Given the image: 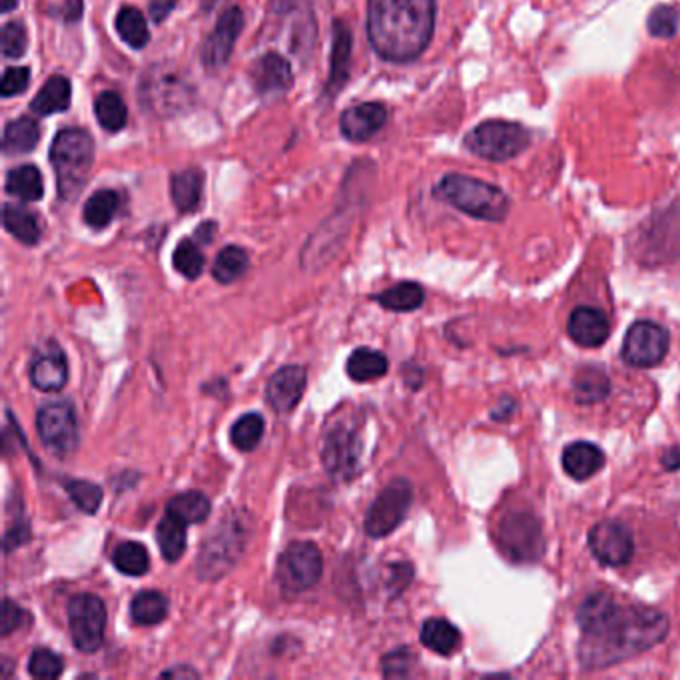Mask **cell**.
<instances>
[{
    "label": "cell",
    "mask_w": 680,
    "mask_h": 680,
    "mask_svg": "<svg viewBox=\"0 0 680 680\" xmlns=\"http://www.w3.org/2000/svg\"><path fill=\"white\" fill-rule=\"evenodd\" d=\"M577 657L587 670L607 669L638 657L669 635V617L641 605H621L609 593H593L577 611Z\"/></svg>",
    "instance_id": "1"
},
{
    "label": "cell",
    "mask_w": 680,
    "mask_h": 680,
    "mask_svg": "<svg viewBox=\"0 0 680 680\" xmlns=\"http://www.w3.org/2000/svg\"><path fill=\"white\" fill-rule=\"evenodd\" d=\"M435 0H367V38L387 62H413L435 33Z\"/></svg>",
    "instance_id": "2"
},
{
    "label": "cell",
    "mask_w": 680,
    "mask_h": 680,
    "mask_svg": "<svg viewBox=\"0 0 680 680\" xmlns=\"http://www.w3.org/2000/svg\"><path fill=\"white\" fill-rule=\"evenodd\" d=\"M435 196L477 220L503 222L509 214L507 194L489 181L477 180L461 174L445 176L435 186Z\"/></svg>",
    "instance_id": "3"
},
{
    "label": "cell",
    "mask_w": 680,
    "mask_h": 680,
    "mask_svg": "<svg viewBox=\"0 0 680 680\" xmlns=\"http://www.w3.org/2000/svg\"><path fill=\"white\" fill-rule=\"evenodd\" d=\"M50 162L57 172L60 198L72 200L89 181L94 162V140L82 128H65L52 142Z\"/></svg>",
    "instance_id": "4"
},
{
    "label": "cell",
    "mask_w": 680,
    "mask_h": 680,
    "mask_svg": "<svg viewBox=\"0 0 680 680\" xmlns=\"http://www.w3.org/2000/svg\"><path fill=\"white\" fill-rule=\"evenodd\" d=\"M140 104L156 116H176L194 103V84L174 65H154L138 86Z\"/></svg>",
    "instance_id": "5"
},
{
    "label": "cell",
    "mask_w": 680,
    "mask_h": 680,
    "mask_svg": "<svg viewBox=\"0 0 680 680\" xmlns=\"http://www.w3.org/2000/svg\"><path fill=\"white\" fill-rule=\"evenodd\" d=\"M531 134L525 126L507 120H488L476 126L466 137V148L479 159L507 162L529 146Z\"/></svg>",
    "instance_id": "6"
},
{
    "label": "cell",
    "mask_w": 680,
    "mask_h": 680,
    "mask_svg": "<svg viewBox=\"0 0 680 680\" xmlns=\"http://www.w3.org/2000/svg\"><path fill=\"white\" fill-rule=\"evenodd\" d=\"M248 534L244 529V521L238 517L234 519H222L214 534L206 539L200 555H198V573L204 581H215V578L226 575L230 568L236 565L244 544H246Z\"/></svg>",
    "instance_id": "7"
},
{
    "label": "cell",
    "mask_w": 680,
    "mask_h": 680,
    "mask_svg": "<svg viewBox=\"0 0 680 680\" xmlns=\"http://www.w3.org/2000/svg\"><path fill=\"white\" fill-rule=\"evenodd\" d=\"M503 555L509 556L513 563H535L544 551L543 531L539 519L527 511H513L500 521L497 529Z\"/></svg>",
    "instance_id": "8"
},
{
    "label": "cell",
    "mask_w": 680,
    "mask_h": 680,
    "mask_svg": "<svg viewBox=\"0 0 680 680\" xmlns=\"http://www.w3.org/2000/svg\"><path fill=\"white\" fill-rule=\"evenodd\" d=\"M69 626L72 643L80 653H96L104 643L106 607L103 599L91 593L72 597L69 602Z\"/></svg>",
    "instance_id": "9"
},
{
    "label": "cell",
    "mask_w": 680,
    "mask_h": 680,
    "mask_svg": "<svg viewBox=\"0 0 680 680\" xmlns=\"http://www.w3.org/2000/svg\"><path fill=\"white\" fill-rule=\"evenodd\" d=\"M413 503V489L406 479H396L387 485L374 501L372 509L365 515V534L382 539L394 534L408 517Z\"/></svg>",
    "instance_id": "10"
},
{
    "label": "cell",
    "mask_w": 680,
    "mask_h": 680,
    "mask_svg": "<svg viewBox=\"0 0 680 680\" xmlns=\"http://www.w3.org/2000/svg\"><path fill=\"white\" fill-rule=\"evenodd\" d=\"M36 431L52 454L69 455L79 447V420L69 401H52L38 409Z\"/></svg>",
    "instance_id": "11"
},
{
    "label": "cell",
    "mask_w": 680,
    "mask_h": 680,
    "mask_svg": "<svg viewBox=\"0 0 680 680\" xmlns=\"http://www.w3.org/2000/svg\"><path fill=\"white\" fill-rule=\"evenodd\" d=\"M321 568L324 559L318 547L309 541H297L280 556L278 581L288 593H304L318 583Z\"/></svg>",
    "instance_id": "12"
},
{
    "label": "cell",
    "mask_w": 680,
    "mask_h": 680,
    "mask_svg": "<svg viewBox=\"0 0 680 680\" xmlns=\"http://www.w3.org/2000/svg\"><path fill=\"white\" fill-rule=\"evenodd\" d=\"M670 336L667 329L655 321H636L633 324L623 341V360L638 367H657L665 362L669 353Z\"/></svg>",
    "instance_id": "13"
},
{
    "label": "cell",
    "mask_w": 680,
    "mask_h": 680,
    "mask_svg": "<svg viewBox=\"0 0 680 680\" xmlns=\"http://www.w3.org/2000/svg\"><path fill=\"white\" fill-rule=\"evenodd\" d=\"M324 466L336 481H350L360 469L362 442L357 431L350 425L331 427L324 443Z\"/></svg>",
    "instance_id": "14"
},
{
    "label": "cell",
    "mask_w": 680,
    "mask_h": 680,
    "mask_svg": "<svg viewBox=\"0 0 680 680\" xmlns=\"http://www.w3.org/2000/svg\"><path fill=\"white\" fill-rule=\"evenodd\" d=\"M589 549L607 567H624L635 553L633 534L619 521H602L589 531Z\"/></svg>",
    "instance_id": "15"
},
{
    "label": "cell",
    "mask_w": 680,
    "mask_h": 680,
    "mask_svg": "<svg viewBox=\"0 0 680 680\" xmlns=\"http://www.w3.org/2000/svg\"><path fill=\"white\" fill-rule=\"evenodd\" d=\"M244 31V12L238 7L224 11L218 19L212 35L206 38L202 62L206 69H222L234 52V46Z\"/></svg>",
    "instance_id": "16"
},
{
    "label": "cell",
    "mask_w": 680,
    "mask_h": 680,
    "mask_svg": "<svg viewBox=\"0 0 680 680\" xmlns=\"http://www.w3.org/2000/svg\"><path fill=\"white\" fill-rule=\"evenodd\" d=\"M31 382L36 389L55 394L67 386L69 382V362L67 355L58 348L55 341L46 343L40 352L36 353L31 365Z\"/></svg>",
    "instance_id": "17"
},
{
    "label": "cell",
    "mask_w": 680,
    "mask_h": 680,
    "mask_svg": "<svg viewBox=\"0 0 680 680\" xmlns=\"http://www.w3.org/2000/svg\"><path fill=\"white\" fill-rule=\"evenodd\" d=\"M251 84L261 96H275L292 89L294 72L288 58L280 52H266L258 58L250 70Z\"/></svg>",
    "instance_id": "18"
},
{
    "label": "cell",
    "mask_w": 680,
    "mask_h": 680,
    "mask_svg": "<svg viewBox=\"0 0 680 680\" xmlns=\"http://www.w3.org/2000/svg\"><path fill=\"white\" fill-rule=\"evenodd\" d=\"M307 386V374L300 365H285L272 375L266 387V397L278 413H290L304 396Z\"/></svg>",
    "instance_id": "19"
},
{
    "label": "cell",
    "mask_w": 680,
    "mask_h": 680,
    "mask_svg": "<svg viewBox=\"0 0 680 680\" xmlns=\"http://www.w3.org/2000/svg\"><path fill=\"white\" fill-rule=\"evenodd\" d=\"M387 122L384 104L362 103L345 108L340 118L341 134L352 142H367Z\"/></svg>",
    "instance_id": "20"
},
{
    "label": "cell",
    "mask_w": 680,
    "mask_h": 680,
    "mask_svg": "<svg viewBox=\"0 0 680 680\" xmlns=\"http://www.w3.org/2000/svg\"><path fill=\"white\" fill-rule=\"evenodd\" d=\"M567 333L581 348H601L611 336V321L597 307H575L568 316Z\"/></svg>",
    "instance_id": "21"
},
{
    "label": "cell",
    "mask_w": 680,
    "mask_h": 680,
    "mask_svg": "<svg viewBox=\"0 0 680 680\" xmlns=\"http://www.w3.org/2000/svg\"><path fill=\"white\" fill-rule=\"evenodd\" d=\"M353 36L350 26L343 21H333V40L329 58L328 94L340 91L350 77Z\"/></svg>",
    "instance_id": "22"
},
{
    "label": "cell",
    "mask_w": 680,
    "mask_h": 680,
    "mask_svg": "<svg viewBox=\"0 0 680 680\" xmlns=\"http://www.w3.org/2000/svg\"><path fill=\"white\" fill-rule=\"evenodd\" d=\"M605 467V454L589 442H575L563 452V469L577 481H587Z\"/></svg>",
    "instance_id": "23"
},
{
    "label": "cell",
    "mask_w": 680,
    "mask_h": 680,
    "mask_svg": "<svg viewBox=\"0 0 680 680\" xmlns=\"http://www.w3.org/2000/svg\"><path fill=\"white\" fill-rule=\"evenodd\" d=\"M202 192H204V174L202 171L188 168V171H181L172 176V202L180 210L181 214H192L200 208Z\"/></svg>",
    "instance_id": "24"
},
{
    "label": "cell",
    "mask_w": 680,
    "mask_h": 680,
    "mask_svg": "<svg viewBox=\"0 0 680 680\" xmlns=\"http://www.w3.org/2000/svg\"><path fill=\"white\" fill-rule=\"evenodd\" d=\"M72 98V86L67 77H52L46 80L45 86L38 91L35 101L31 103V110L38 116H52V114L69 110Z\"/></svg>",
    "instance_id": "25"
},
{
    "label": "cell",
    "mask_w": 680,
    "mask_h": 680,
    "mask_svg": "<svg viewBox=\"0 0 680 680\" xmlns=\"http://www.w3.org/2000/svg\"><path fill=\"white\" fill-rule=\"evenodd\" d=\"M40 142V125L31 116H21L11 120L4 128L2 150L7 154H28Z\"/></svg>",
    "instance_id": "26"
},
{
    "label": "cell",
    "mask_w": 680,
    "mask_h": 680,
    "mask_svg": "<svg viewBox=\"0 0 680 680\" xmlns=\"http://www.w3.org/2000/svg\"><path fill=\"white\" fill-rule=\"evenodd\" d=\"M421 643L433 653L449 657L461 646V633L445 619H430L421 626Z\"/></svg>",
    "instance_id": "27"
},
{
    "label": "cell",
    "mask_w": 680,
    "mask_h": 680,
    "mask_svg": "<svg viewBox=\"0 0 680 680\" xmlns=\"http://www.w3.org/2000/svg\"><path fill=\"white\" fill-rule=\"evenodd\" d=\"M2 222L12 238L19 239L24 246H35L40 239V224L28 208L19 204H7L2 210Z\"/></svg>",
    "instance_id": "28"
},
{
    "label": "cell",
    "mask_w": 680,
    "mask_h": 680,
    "mask_svg": "<svg viewBox=\"0 0 680 680\" xmlns=\"http://www.w3.org/2000/svg\"><path fill=\"white\" fill-rule=\"evenodd\" d=\"M4 188H7V192L19 198V200L38 202L45 194V181H43V174L36 166L23 164V166H16L7 174Z\"/></svg>",
    "instance_id": "29"
},
{
    "label": "cell",
    "mask_w": 680,
    "mask_h": 680,
    "mask_svg": "<svg viewBox=\"0 0 680 680\" xmlns=\"http://www.w3.org/2000/svg\"><path fill=\"white\" fill-rule=\"evenodd\" d=\"M611 391V382L599 367H583L573 382L575 401L581 406L599 403Z\"/></svg>",
    "instance_id": "30"
},
{
    "label": "cell",
    "mask_w": 680,
    "mask_h": 680,
    "mask_svg": "<svg viewBox=\"0 0 680 680\" xmlns=\"http://www.w3.org/2000/svg\"><path fill=\"white\" fill-rule=\"evenodd\" d=\"M210 511H212L210 500L200 491L180 493V495L172 497L168 507H166V513L176 517L184 525H198V523L206 521Z\"/></svg>",
    "instance_id": "31"
},
{
    "label": "cell",
    "mask_w": 680,
    "mask_h": 680,
    "mask_svg": "<svg viewBox=\"0 0 680 680\" xmlns=\"http://www.w3.org/2000/svg\"><path fill=\"white\" fill-rule=\"evenodd\" d=\"M345 370H348V375L352 377L353 382L363 384V382H375V379L384 377L389 370V363H387L384 353L360 348L350 355Z\"/></svg>",
    "instance_id": "32"
},
{
    "label": "cell",
    "mask_w": 680,
    "mask_h": 680,
    "mask_svg": "<svg viewBox=\"0 0 680 680\" xmlns=\"http://www.w3.org/2000/svg\"><path fill=\"white\" fill-rule=\"evenodd\" d=\"M116 33L125 40L126 45L134 50H142L150 43L148 23L144 14L137 7H125L116 14Z\"/></svg>",
    "instance_id": "33"
},
{
    "label": "cell",
    "mask_w": 680,
    "mask_h": 680,
    "mask_svg": "<svg viewBox=\"0 0 680 680\" xmlns=\"http://www.w3.org/2000/svg\"><path fill=\"white\" fill-rule=\"evenodd\" d=\"M94 114L106 132H120L128 122V108L118 92H101L94 101Z\"/></svg>",
    "instance_id": "34"
},
{
    "label": "cell",
    "mask_w": 680,
    "mask_h": 680,
    "mask_svg": "<svg viewBox=\"0 0 680 680\" xmlns=\"http://www.w3.org/2000/svg\"><path fill=\"white\" fill-rule=\"evenodd\" d=\"M120 208V196L114 190H98L84 204V222L94 230H103L114 220Z\"/></svg>",
    "instance_id": "35"
},
{
    "label": "cell",
    "mask_w": 680,
    "mask_h": 680,
    "mask_svg": "<svg viewBox=\"0 0 680 680\" xmlns=\"http://www.w3.org/2000/svg\"><path fill=\"white\" fill-rule=\"evenodd\" d=\"M425 294L423 288L415 282H401L389 288L386 292L375 295V302L389 309V312H413L423 304Z\"/></svg>",
    "instance_id": "36"
},
{
    "label": "cell",
    "mask_w": 680,
    "mask_h": 680,
    "mask_svg": "<svg viewBox=\"0 0 680 680\" xmlns=\"http://www.w3.org/2000/svg\"><path fill=\"white\" fill-rule=\"evenodd\" d=\"M248 266H250V258L244 248L227 246L218 254L214 266H212V275H214L215 282H220V284H234L246 273Z\"/></svg>",
    "instance_id": "37"
},
{
    "label": "cell",
    "mask_w": 680,
    "mask_h": 680,
    "mask_svg": "<svg viewBox=\"0 0 680 680\" xmlns=\"http://www.w3.org/2000/svg\"><path fill=\"white\" fill-rule=\"evenodd\" d=\"M114 567L128 577H142L150 568V555L146 547L137 541L120 543L113 553Z\"/></svg>",
    "instance_id": "38"
},
{
    "label": "cell",
    "mask_w": 680,
    "mask_h": 680,
    "mask_svg": "<svg viewBox=\"0 0 680 680\" xmlns=\"http://www.w3.org/2000/svg\"><path fill=\"white\" fill-rule=\"evenodd\" d=\"M130 614L134 623L144 624V626L162 623L168 614V601L159 590H144L134 597Z\"/></svg>",
    "instance_id": "39"
},
{
    "label": "cell",
    "mask_w": 680,
    "mask_h": 680,
    "mask_svg": "<svg viewBox=\"0 0 680 680\" xmlns=\"http://www.w3.org/2000/svg\"><path fill=\"white\" fill-rule=\"evenodd\" d=\"M186 527L184 523L178 521L176 517H172L166 513V517L160 521L159 531V547L162 551V556L168 561V563H176L184 551H186Z\"/></svg>",
    "instance_id": "40"
},
{
    "label": "cell",
    "mask_w": 680,
    "mask_h": 680,
    "mask_svg": "<svg viewBox=\"0 0 680 680\" xmlns=\"http://www.w3.org/2000/svg\"><path fill=\"white\" fill-rule=\"evenodd\" d=\"M263 430H266V423H263L260 413H246L232 425L230 439L236 449L244 452V454H250L260 445Z\"/></svg>",
    "instance_id": "41"
},
{
    "label": "cell",
    "mask_w": 680,
    "mask_h": 680,
    "mask_svg": "<svg viewBox=\"0 0 680 680\" xmlns=\"http://www.w3.org/2000/svg\"><path fill=\"white\" fill-rule=\"evenodd\" d=\"M204 254L196 246L192 239H181L178 248L174 251V268L186 280H196L204 272Z\"/></svg>",
    "instance_id": "42"
},
{
    "label": "cell",
    "mask_w": 680,
    "mask_h": 680,
    "mask_svg": "<svg viewBox=\"0 0 680 680\" xmlns=\"http://www.w3.org/2000/svg\"><path fill=\"white\" fill-rule=\"evenodd\" d=\"M67 491H69L70 500L74 501V505L89 515L98 513L101 505H103V489L98 488L96 483H91V481H80V479L69 481Z\"/></svg>",
    "instance_id": "43"
},
{
    "label": "cell",
    "mask_w": 680,
    "mask_h": 680,
    "mask_svg": "<svg viewBox=\"0 0 680 680\" xmlns=\"http://www.w3.org/2000/svg\"><path fill=\"white\" fill-rule=\"evenodd\" d=\"M65 670V660L48 648H38L28 660V672L35 679H58Z\"/></svg>",
    "instance_id": "44"
},
{
    "label": "cell",
    "mask_w": 680,
    "mask_h": 680,
    "mask_svg": "<svg viewBox=\"0 0 680 680\" xmlns=\"http://www.w3.org/2000/svg\"><path fill=\"white\" fill-rule=\"evenodd\" d=\"M677 28H679V12L675 11L672 7L665 4V7H658L650 12L648 33L655 38H670V36L677 35Z\"/></svg>",
    "instance_id": "45"
},
{
    "label": "cell",
    "mask_w": 680,
    "mask_h": 680,
    "mask_svg": "<svg viewBox=\"0 0 680 680\" xmlns=\"http://www.w3.org/2000/svg\"><path fill=\"white\" fill-rule=\"evenodd\" d=\"M28 36L21 23H7L2 28V52L7 58H21L26 52Z\"/></svg>",
    "instance_id": "46"
},
{
    "label": "cell",
    "mask_w": 680,
    "mask_h": 680,
    "mask_svg": "<svg viewBox=\"0 0 680 680\" xmlns=\"http://www.w3.org/2000/svg\"><path fill=\"white\" fill-rule=\"evenodd\" d=\"M28 82H31V70L24 69V67H11V69L4 70L2 84H0L2 98L23 94L28 89Z\"/></svg>",
    "instance_id": "47"
},
{
    "label": "cell",
    "mask_w": 680,
    "mask_h": 680,
    "mask_svg": "<svg viewBox=\"0 0 680 680\" xmlns=\"http://www.w3.org/2000/svg\"><path fill=\"white\" fill-rule=\"evenodd\" d=\"M411 663H413V655L408 648H399L382 660V669L386 677H406L411 669Z\"/></svg>",
    "instance_id": "48"
},
{
    "label": "cell",
    "mask_w": 680,
    "mask_h": 680,
    "mask_svg": "<svg viewBox=\"0 0 680 680\" xmlns=\"http://www.w3.org/2000/svg\"><path fill=\"white\" fill-rule=\"evenodd\" d=\"M28 621H31L28 612L23 611L11 599L4 601V607H2V635H12L14 631H19V629H23L24 624H28Z\"/></svg>",
    "instance_id": "49"
},
{
    "label": "cell",
    "mask_w": 680,
    "mask_h": 680,
    "mask_svg": "<svg viewBox=\"0 0 680 680\" xmlns=\"http://www.w3.org/2000/svg\"><path fill=\"white\" fill-rule=\"evenodd\" d=\"M174 7H176V0H150V14L156 23H162L166 21V16L171 14Z\"/></svg>",
    "instance_id": "50"
},
{
    "label": "cell",
    "mask_w": 680,
    "mask_h": 680,
    "mask_svg": "<svg viewBox=\"0 0 680 680\" xmlns=\"http://www.w3.org/2000/svg\"><path fill=\"white\" fill-rule=\"evenodd\" d=\"M82 9H84L82 0H67L65 7H62V19L67 23H77L80 16H82Z\"/></svg>",
    "instance_id": "51"
},
{
    "label": "cell",
    "mask_w": 680,
    "mask_h": 680,
    "mask_svg": "<svg viewBox=\"0 0 680 680\" xmlns=\"http://www.w3.org/2000/svg\"><path fill=\"white\" fill-rule=\"evenodd\" d=\"M663 466L669 471L680 469V447H672L667 454L663 455Z\"/></svg>",
    "instance_id": "52"
},
{
    "label": "cell",
    "mask_w": 680,
    "mask_h": 680,
    "mask_svg": "<svg viewBox=\"0 0 680 680\" xmlns=\"http://www.w3.org/2000/svg\"><path fill=\"white\" fill-rule=\"evenodd\" d=\"M162 677H174V679H180V677H198V672L190 669V667H178V669L162 672Z\"/></svg>",
    "instance_id": "53"
},
{
    "label": "cell",
    "mask_w": 680,
    "mask_h": 680,
    "mask_svg": "<svg viewBox=\"0 0 680 680\" xmlns=\"http://www.w3.org/2000/svg\"><path fill=\"white\" fill-rule=\"evenodd\" d=\"M2 2V12L7 14V12H11L14 7H16V0H0Z\"/></svg>",
    "instance_id": "54"
}]
</instances>
